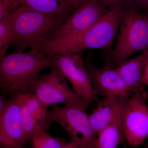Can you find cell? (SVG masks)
Masks as SVG:
<instances>
[{
  "instance_id": "10",
  "label": "cell",
  "mask_w": 148,
  "mask_h": 148,
  "mask_svg": "<svg viewBox=\"0 0 148 148\" xmlns=\"http://www.w3.org/2000/svg\"><path fill=\"white\" fill-rule=\"evenodd\" d=\"M21 92L11 94L6 108L0 115L1 148H21L27 143L21 117Z\"/></svg>"
},
{
  "instance_id": "14",
  "label": "cell",
  "mask_w": 148,
  "mask_h": 148,
  "mask_svg": "<svg viewBox=\"0 0 148 148\" xmlns=\"http://www.w3.org/2000/svg\"><path fill=\"white\" fill-rule=\"evenodd\" d=\"M119 111V98L104 97L98 101L95 110L88 114L90 124L97 135L114 120Z\"/></svg>"
},
{
  "instance_id": "15",
  "label": "cell",
  "mask_w": 148,
  "mask_h": 148,
  "mask_svg": "<svg viewBox=\"0 0 148 148\" xmlns=\"http://www.w3.org/2000/svg\"><path fill=\"white\" fill-rule=\"evenodd\" d=\"M125 138L121 121L120 111L115 118L98 133L96 148H116L125 144Z\"/></svg>"
},
{
  "instance_id": "12",
  "label": "cell",
  "mask_w": 148,
  "mask_h": 148,
  "mask_svg": "<svg viewBox=\"0 0 148 148\" xmlns=\"http://www.w3.org/2000/svg\"><path fill=\"white\" fill-rule=\"evenodd\" d=\"M21 117L26 141L32 140L38 133L47 131V107L38 100L34 93H21Z\"/></svg>"
},
{
  "instance_id": "21",
  "label": "cell",
  "mask_w": 148,
  "mask_h": 148,
  "mask_svg": "<svg viewBox=\"0 0 148 148\" xmlns=\"http://www.w3.org/2000/svg\"><path fill=\"white\" fill-rule=\"evenodd\" d=\"M125 8L133 9L138 10L148 9V0H125L123 2Z\"/></svg>"
},
{
  "instance_id": "3",
  "label": "cell",
  "mask_w": 148,
  "mask_h": 148,
  "mask_svg": "<svg viewBox=\"0 0 148 148\" xmlns=\"http://www.w3.org/2000/svg\"><path fill=\"white\" fill-rule=\"evenodd\" d=\"M124 10L123 2L116 5L97 23L81 34L64 41L48 42L40 52L49 56L82 53L88 49H101L110 52Z\"/></svg>"
},
{
  "instance_id": "6",
  "label": "cell",
  "mask_w": 148,
  "mask_h": 148,
  "mask_svg": "<svg viewBox=\"0 0 148 148\" xmlns=\"http://www.w3.org/2000/svg\"><path fill=\"white\" fill-rule=\"evenodd\" d=\"M47 119L50 125L53 122L60 125L71 137V140L76 143L79 148H96L97 135L85 110L54 105L48 112Z\"/></svg>"
},
{
  "instance_id": "28",
  "label": "cell",
  "mask_w": 148,
  "mask_h": 148,
  "mask_svg": "<svg viewBox=\"0 0 148 148\" xmlns=\"http://www.w3.org/2000/svg\"><path fill=\"white\" fill-rule=\"evenodd\" d=\"M145 11L146 12H147V14H148V9L147 10H145Z\"/></svg>"
},
{
  "instance_id": "16",
  "label": "cell",
  "mask_w": 148,
  "mask_h": 148,
  "mask_svg": "<svg viewBox=\"0 0 148 148\" xmlns=\"http://www.w3.org/2000/svg\"><path fill=\"white\" fill-rule=\"evenodd\" d=\"M20 7L43 13L71 15L58 0H13Z\"/></svg>"
},
{
  "instance_id": "19",
  "label": "cell",
  "mask_w": 148,
  "mask_h": 148,
  "mask_svg": "<svg viewBox=\"0 0 148 148\" xmlns=\"http://www.w3.org/2000/svg\"><path fill=\"white\" fill-rule=\"evenodd\" d=\"M19 7L13 0H0V20L12 16Z\"/></svg>"
},
{
  "instance_id": "1",
  "label": "cell",
  "mask_w": 148,
  "mask_h": 148,
  "mask_svg": "<svg viewBox=\"0 0 148 148\" xmlns=\"http://www.w3.org/2000/svg\"><path fill=\"white\" fill-rule=\"evenodd\" d=\"M70 15L43 13L20 7L11 18L13 31L11 46L14 52H24L27 47L40 52Z\"/></svg>"
},
{
  "instance_id": "20",
  "label": "cell",
  "mask_w": 148,
  "mask_h": 148,
  "mask_svg": "<svg viewBox=\"0 0 148 148\" xmlns=\"http://www.w3.org/2000/svg\"><path fill=\"white\" fill-rule=\"evenodd\" d=\"M62 6L69 13L75 10L84 4L89 0H58Z\"/></svg>"
},
{
  "instance_id": "5",
  "label": "cell",
  "mask_w": 148,
  "mask_h": 148,
  "mask_svg": "<svg viewBox=\"0 0 148 148\" xmlns=\"http://www.w3.org/2000/svg\"><path fill=\"white\" fill-rule=\"evenodd\" d=\"M147 97L145 90L119 98L122 126L125 140L132 147L140 145L148 136Z\"/></svg>"
},
{
  "instance_id": "27",
  "label": "cell",
  "mask_w": 148,
  "mask_h": 148,
  "mask_svg": "<svg viewBox=\"0 0 148 148\" xmlns=\"http://www.w3.org/2000/svg\"><path fill=\"white\" fill-rule=\"evenodd\" d=\"M144 148H148V143L145 145Z\"/></svg>"
},
{
  "instance_id": "25",
  "label": "cell",
  "mask_w": 148,
  "mask_h": 148,
  "mask_svg": "<svg viewBox=\"0 0 148 148\" xmlns=\"http://www.w3.org/2000/svg\"><path fill=\"white\" fill-rule=\"evenodd\" d=\"M61 148H79V147L73 141H71L70 142L66 144L65 145L63 146Z\"/></svg>"
},
{
  "instance_id": "13",
  "label": "cell",
  "mask_w": 148,
  "mask_h": 148,
  "mask_svg": "<svg viewBox=\"0 0 148 148\" xmlns=\"http://www.w3.org/2000/svg\"><path fill=\"white\" fill-rule=\"evenodd\" d=\"M148 54V51L141 52L138 56L122 62L116 68L131 95L145 90L141 79Z\"/></svg>"
},
{
  "instance_id": "26",
  "label": "cell",
  "mask_w": 148,
  "mask_h": 148,
  "mask_svg": "<svg viewBox=\"0 0 148 148\" xmlns=\"http://www.w3.org/2000/svg\"><path fill=\"white\" fill-rule=\"evenodd\" d=\"M123 148H129L125 144L123 145Z\"/></svg>"
},
{
  "instance_id": "11",
  "label": "cell",
  "mask_w": 148,
  "mask_h": 148,
  "mask_svg": "<svg viewBox=\"0 0 148 148\" xmlns=\"http://www.w3.org/2000/svg\"><path fill=\"white\" fill-rule=\"evenodd\" d=\"M85 64L97 95L118 98H127L131 95L116 68L106 64L102 68H96L90 57L86 60Z\"/></svg>"
},
{
  "instance_id": "24",
  "label": "cell",
  "mask_w": 148,
  "mask_h": 148,
  "mask_svg": "<svg viewBox=\"0 0 148 148\" xmlns=\"http://www.w3.org/2000/svg\"><path fill=\"white\" fill-rule=\"evenodd\" d=\"M100 1L103 5L108 8L109 7L112 8L116 5L123 2L125 0H100Z\"/></svg>"
},
{
  "instance_id": "4",
  "label": "cell",
  "mask_w": 148,
  "mask_h": 148,
  "mask_svg": "<svg viewBox=\"0 0 148 148\" xmlns=\"http://www.w3.org/2000/svg\"><path fill=\"white\" fill-rule=\"evenodd\" d=\"M119 30L116 44L105 63L114 68L137 52L148 51V14L125 7Z\"/></svg>"
},
{
  "instance_id": "18",
  "label": "cell",
  "mask_w": 148,
  "mask_h": 148,
  "mask_svg": "<svg viewBox=\"0 0 148 148\" xmlns=\"http://www.w3.org/2000/svg\"><path fill=\"white\" fill-rule=\"evenodd\" d=\"M11 18V16L0 20V59L5 56L13 40V31Z\"/></svg>"
},
{
  "instance_id": "23",
  "label": "cell",
  "mask_w": 148,
  "mask_h": 148,
  "mask_svg": "<svg viewBox=\"0 0 148 148\" xmlns=\"http://www.w3.org/2000/svg\"><path fill=\"white\" fill-rule=\"evenodd\" d=\"M3 94V95H0V115L3 113L5 110L9 101L5 94Z\"/></svg>"
},
{
  "instance_id": "22",
  "label": "cell",
  "mask_w": 148,
  "mask_h": 148,
  "mask_svg": "<svg viewBox=\"0 0 148 148\" xmlns=\"http://www.w3.org/2000/svg\"><path fill=\"white\" fill-rule=\"evenodd\" d=\"M141 83L143 85L148 86V54L146 59L144 70H143V75H142Z\"/></svg>"
},
{
  "instance_id": "17",
  "label": "cell",
  "mask_w": 148,
  "mask_h": 148,
  "mask_svg": "<svg viewBox=\"0 0 148 148\" xmlns=\"http://www.w3.org/2000/svg\"><path fill=\"white\" fill-rule=\"evenodd\" d=\"M47 132L42 131L32 138V148H61L68 143L64 138L53 137Z\"/></svg>"
},
{
  "instance_id": "9",
  "label": "cell",
  "mask_w": 148,
  "mask_h": 148,
  "mask_svg": "<svg viewBox=\"0 0 148 148\" xmlns=\"http://www.w3.org/2000/svg\"><path fill=\"white\" fill-rule=\"evenodd\" d=\"M109 10L100 0H89L71 14L49 42L64 41L78 36L97 23Z\"/></svg>"
},
{
  "instance_id": "2",
  "label": "cell",
  "mask_w": 148,
  "mask_h": 148,
  "mask_svg": "<svg viewBox=\"0 0 148 148\" xmlns=\"http://www.w3.org/2000/svg\"><path fill=\"white\" fill-rule=\"evenodd\" d=\"M53 65V56L40 51L30 50L6 55L0 59V87L3 94L34 93L40 73Z\"/></svg>"
},
{
  "instance_id": "29",
  "label": "cell",
  "mask_w": 148,
  "mask_h": 148,
  "mask_svg": "<svg viewBox=\"0 0 148 148\" xmlns=\"http://www.w3.org/2000/svg\"><path fill=\"white\" fill-rule=\"evenodd\" d=\"M27 148V147H25V146H24V147H22V148Z\"/></svg>"
},
{
  "instance_id": "8",
  "label": "cell",
  "mask_w": 148,
  "mask_h": 148,
  "mask_svg": "<svg viewBox=\"0 0 148 148\" xmlns=\"http://www.w3.org/2000/svg\"><path fill=\"white\" fill-rule=\"evenodd\" d=\"M82 53H64L53 56L54 65L70 83L73 90L90 106L97 101Z\"/></svg>"
},
{
  "instance_id": "7",
  "label": "cell",
  "mask_w": 148,
  "mask_h": 148,
  "mask_svg": "<svg viewBox=\"0 0 148 148\" xmlns=\"http://www.w3.org/2000/svg\"><path fill=\"white\" fill-rule=\"evenodd\" d=\"M47 107L57 104L77 107L86 110L89 105L71 89L65 77L55 66L47 74L40 75L34 92Z\"/></svg>"
}]
</instances>
